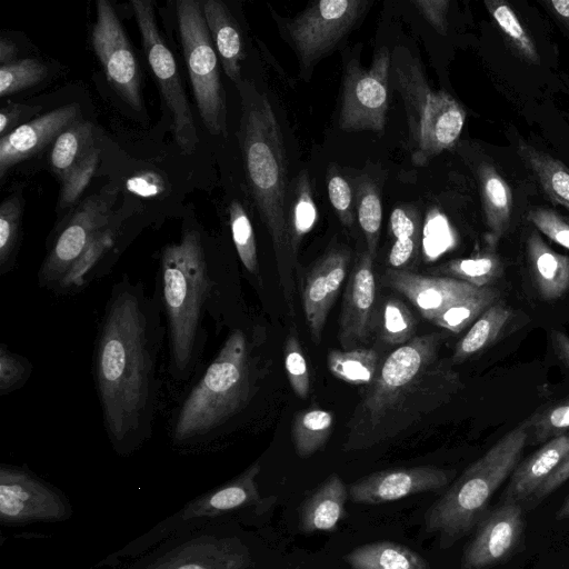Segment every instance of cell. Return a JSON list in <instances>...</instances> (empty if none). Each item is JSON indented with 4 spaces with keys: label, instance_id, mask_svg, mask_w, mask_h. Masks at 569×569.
<instances>
[{
    "label": "cell",
    "instance_id": "obj_1",
    "mask_svg": "<svg viewBox=\"0 0 569 569\" xmlns=\"http://www.w3.org/2000/svg\"><path fill=\"white\" fill-rule=\"evenodd\" d=\"M167 328L154 286L122 274L110 290L92 352V377L102 423L112 449L129 456L153 433Z\"/></svg>",
    "mask_w": 569,
    "mask_h": 569
},
{
    "label": "cell",
    "instance_id": "obj_2",
    "mask_svg": "<svg viewBox=\"0 0 569 569\" xmlns=\"http://www.w3.org/2000/svg\"><path fill=\"white\" fill-rule=\"evenodd\" d=\"M440 346L438 333L416 336L380 363L347 423L345 451L370 449L396 438L462 389L451 360L440 357Z\"/></svg>",
    "mask_w": 569,
    "mask_h": 569
},
{
    "label": "cell",
    "instance_id": "obj_3",
    "mask_svg": "<svg viewBox=\"0 0 569 569\" xmlns=\"http://www.w3.org/2000/svg\"><path fill=\"white\" fill-rule=\"evenodd\" d=\"M167 328V375L188 385L203 367L207 320H229V278L196 227H187L159 258L156 284Z\"/></svg>",
    "mask_w": 569,
    "mask_h": 569
},
{
    "label": "cell",
    "instance_id": "obj_4",
    "mask_svg": "<svg viewBox=\"0 0 569 569\" xmlns=\"http://www.w3.org/2000/svg\"><path fill=\"white\" fill-rule=\"evenodd\" d=\"M256 342L254 331L230 327L217 353L186 386L171 412L168 433L174 449L207 451L246 413L261 378Z\"/></svg>",
    "mask_w": 569,
    "mask_h": 569
},
{
    "label": "cell",
    "instance_id": "obj_5",
    "mask_svg": "<svg viewBox=\"0 0 569 569\" xmlns=\"http://www.w3.org/2000/svg\"><path fill=\"white\" fill-rule=\"evenodd\" d=\"M236 86L241 103L238 137L248 188L271 239L280 289L295 316L297 257L289 229L290 199L281 129L264 92L249 80Z\"/></svg>",
    "mask_w": 569,
    "mask_h": 569
},
{
    "label": "cell",
    "instance_id": "obj_6",
    "mask_svg": "<svg viewBox=\"0 0 569 569\" xmlns=\"http://www.w3.org/2000/svg\"><path fill=\"white\" fill-rule=\"evenodd\" d=\"M530 429V418L512 428L470 465L426 512V529L439 537L442 548L469 533L489 511L493 493L519 463Z\"/></svg>",
    "mask_w": 569,
    "mask_h": 569
},
{
    "label": "cell",
    "instance_id": "obj_7",
    "mask_svg": "<svg viewBox=\"0 0 569 569\" xmlns=\"http://www.w3.org/2000/svg\"><path fill=\"white\" fill-rule=\"evenodd\" d=\"M390 82L405 106L411 161L426 166L458 141L466 111L448 92L430 87L420 60L401 46L391 53Z\"/></svg>",
    "mask_w": 569,
    "mask_h": 569
},
{
    "label": "cell",
    "instance_id": "obj_8",
    "mask_svg": "<svg viewBox=\"0 0 569 569\" xmlns=\"http://www.w3.org/2000/svg\"><path fill=\"white\" fill-rule=\"evenodd\" d=\"M178 27L197 108L207 130L227 137V106L218 53L212 42L202 3L177 1Z\"/></svg>",
    "mask_w": 569,
    "mask_h": 569
},
{
    "label": "cell",
    "instance_id": "obj_9",
    "mask_svg": "<svg viewBox=\"0 0 569 569\" xmlns=\"http://www.w3.org/2000/svg\"><path fill=\"white\" fill-rule=\"evenodd\" d=\"M260 471V462L252 463L232 480L188 502L150 531L114 553V557L136 558L172 536L222 525L227 517L252 507L260 500L258 490Z\"/></svg>",
    "mask_w": 569,
    "mask_h": 569
},
{
    "label": "cell",
    "instance_id": "obj_10",
    "mask_svg": "<svg viewBox=\"0 0 569 569\" xmlns=\"http://www.w3.org/2000/svg\"><path fill=\"white\" fill-rule=\"evenodd\" d=\"M250 549L222 525L172 536L121 569H249Z\"/></svg>",
    "mask_w": 569,
    "mask_h": 569
},
{
    "label": "cell",
    "instance_id": "obj_11",
    "mask_svg": "<svg viewBox=\"0 0 569 569\" xmlns=\"http://www.w3.org/2000/svg\"><path fill=\"white\" fill-rule=\"evenodd\" d=\"M371 4L369 0L315 1L279 23L282 37L298 57L305 79L358 24Z\"/></svg>",
    "mask_w": 569,
    "mask_h": 569
},
{
    "label": "cell",
    "instance_id": "obj_12",
    "mask_svg": "<svg viewBox=\"0 0 569 569\" xmlns=\"http://www.w3.org/2000/svg\"><path fill=\"white\" fill-rule=\"evenodd\" d=\"M131 7L148 63L170 113L174 141L183 154H191L199 142L197 128L176 60L159 32L153 4L133 0Z\"/></svg>",
    "mask_w": 569,
    "mask_h": 569
},
{
    "label": "cell",
    "instance_id": "obj_13",
    "mask_svg": "<svg viewBox=\"0 0 569 569\" xmlns=\"http://www.w3.org/2000/svg\"><path fill=\"white\" fill-rule=\"evenodd\" d=\"M391 52L383 46L369 68L351 59L342 78L338 124L343 131L383 132L389 104Z\"/></svg>",
    "mask_w": 569,
    "mask_h": 569
},
{
    "label": "cell",
    "instance_id": "obj_14",
    "mask_svg": "<svg viewBox=\"0 0 569 569\" xmlns=\"http://www.w3.org/2000/svg\"><path fill=\"white\" fill-rule=\"evenodd\" d=\"M112 198L109 192L97 193L79 206L49 244L37 272L39 288L56 296L66 276L92 240L116 224L112 221Z\"/></svg>",
    "mask_w": 569,
    "mask_h": 569
},
{
    "label": "cell",
    "instance_id": "obj_15",
    "mask_svg": "<svg viewBox=\"0 0 569 569\" xmlns=\"http://www.w3.org/2000/svg\"><path fill=\"white\" fill-rule=\"evenodd\" d=\"M71 508L61 491L26 467L0 466V520L7 526L60 521Z\"/></svg>",
    "mask_w": 569,
    "mask_h": 569
},
{
    "label": "cell",
    "instance_id": "obj_16",
    "mask_svg": "<svg viewBox=\"0 0 569 569\" xmlns=\"http://www.w3.org/2000/svg\"><path fill=\"white\" fill-rule=\"evenodd\" d=\"M91 40L109 83L124 102L140 111L143 102L139 64L122 24L106 0L97 2Z\"/></svg>",
    "mask_w": 569,
    "mask_h": 569
},
{
    "label": "cell",
    "instance_id": "obj_17",
    "mask_svg": "<svg viewBox=\"0 0 569 569\" xmlns=\"http://www.w3.org/2000/svg\"><path fill=\"white\" fill-rule=\"evenodd\" d=\"M523 527L522 503L501 500L476 526L461 557L460 569H490L507 561L520 543Z\"/></svg>",
    "mask_w": 569,
    "mask_h": 569
},
{
    "label": "cell",
    "instance_id": "obj_18",
    "mask_svg": "<svg viewBox=\"0 0 569 569\" xmlns=\"http://www.w3.org/2000/svg\"><path fill=\"white\" fill-rule=\"evenodd\" d=\"M373 260L368 251L362 252L348 278L338 330L343 350L360 348L375 327L378 310Z\"/></svg>",
    "mask_w": 569,
    "mask_h": 569
},
{
    "label": "cell",
    "instance_id": "obj_19",
    "mask_svg": "<svg viewBox=\"0 0 569 569\" xmlns=\"http://www.w3.org/2000/svg\"><path fill=\"white\" fill-rule=\"evenodd\" d=\"M455 471L433 466L382 470L363 477L348 489L357 503L377 505L445 488Z\"/></svg>",
    "mask_w": 569,
    "mask_h": 569
},
{
    "label": "cell",
    "instance_id": "obj_20",
    "mask_svg": "<svg viewBox=\"0 0 569 569\" xmlns=\"http://www.w3.org/2000/svg\"><path fill=\"white\" fill-rule=\"evenodd\" d=\"M350 257L346 248H331L312 264L303 280L302 308L315 343L321 340L328 313L346 279Z\"/></svg>",
    "mask_w": 569,
    "mask_h": 569
},
{
    "label": "cell",
    "instance_id": "obj_21",
    "mask_svg": "<svg viewBox=\"0 0 569 569\" xmlns=\"http://www.w3.org/2000/svg\"><path fill=\"white\" fill-rule=\"evenodd\" d=\"M381 282L407 298L429 321L481 289L451 277L423 276L391 268L385 270Z\"/></svg>",
    "mask_w": 569,
    "mask_h": 569
},
{
    "label": "cell",
    "instance_id": "obj_22",
    "mask_svg": "<svg viewBox=\"0 0 569 569\" xmlns=\"http://www.w3.org/2000/svg\"><path fill=\"white\" fill-rule=\"evenodd\" d=\"M78 103L51 110L20 124L0 139V178L14 164L34 156L76 121L81 119Z\"/></svg>",
    "mask_w": 569,
    "mask_h": 569
},
{
    "label": "cell",
    "instance_id": "obj_23",
    "mask_svg": "<svg viewBox=\"0 0 569 569\" xmlns=\"http://www.w3.org/2000/svg\"><path fill=\"white\" fill-rule=\"evenodd\" d=\"M569 451V433L556 437L543 443L539 450L517 465L510 475L509 483L501 500L527 501Z\"/></svg>",
    "mask_w": 569,
    "mask_h": 569
},
{
    "label": "cell",
    "instance_id": "obj_24",
    "mask_svg": "<svg viewBox=\"0 0 569 569\" xmlns=\"http://www.w3.org/2000/svg\"><path fill=\"white\" fill-rule=\"evenodd\" d=\"M202 3L206 22L227 77L236 84L241 79L244 49L238 24L227 6L219 0Z\"/></svg>",
    "mask_w": 569,
    "mask_h": 569
},
{
    "label": "cell",
    "instance_id": "obj_25",
    "mask_svg": "<svg viewBox=\"0 0 569 569\" xmlns=\"http://www.w3.org/2000/svg\"><path fill=\"white\" fill-rule=\"evenodd\" d=\"M527 253L541 299H560L569 290V257L552 250L536 230L527 239Z\"/></svg>",
    "mask_w": 569,
    "mask_h": 569
},
{
    "label": "cell",
    "instance_id": "obj_26",
    "mask_svg": "<svg viewBox=\"0 0 569 569\" xmlns=\"http://www.w3.org/2000/svg\"><path fill=\"white\" fill-rule=\"evenodd\" d=\"M348 489L341 478L330 475L302 502L300 528L306 533L333 530L345 513Z\"/></svg>",
    "mask_w": 569,
    "mask_h": 569
},
{
    "label": "cell",
    "instance_id": "obj_27",
    "mask_svg": "<svg viewBox=\"0 0 569 569\" xmlns=\"http://www.w3.org/2000/svg\"><path fill=\"white\" fill-rule=\"evenodd\" d=\"M478 178L488 241L493 247L509 228L512 194L506 180L491 164H481L478 168Z\"/></svg>",
    "mask_w": 569,
    "mask_h": 569
},
{
    "label": "cell",
    "instance_id": "obj_28",
    "mask_svg": "<svg viewBox=\"0 0 569 569\" xmlns=\"http://www.w3.org/2000/svg\"><path fill=\"white\" fill-rule=\"evenodd\" d=\"M351 569H428L416 551L392 541H376L358 547L345 557Z\"/></svg>",
    "mask_w": 569,
    "mask_h": 569
},
{
    "label": "cell",
    "instance_id": "obj_29",
    "mask_svg": "<svg viewBox=\"0 0 569 569\" xmlns=\"http://www.w3.org/2000/svg\"><path fill=\"white\" fill-rule=\"evenodd\" d=\"M511 317V309L502 302L489 307L456 345L452 363H461L488 348L499 337Z\"/></svg>",
    "mask_w": 569,
    "mask_h": 569
},
{
    "label": "cell",
    "instance_id": "obj_30",
    "mask_svg": "<svg viewBox=\"0 0 569 569\" xmlns=\"http://www.w3.org/2000/svg\"><path fill=\"white\" fill-rule=\"evenodd\" d=\"M518 153L536 174L547 196L569 210V169L550 154L520 142Z\"/></svg>",
    "mask_w": 569,
    "mask_h": 569
},
{
    "label": "cell",
    "instance_id": "obj_31",
    "mask_svg": "<svg viewBox=\"0 0 569 569\" xmlns=\"http://www.w3.org/2000/svg\"><path fill=\"white\" fill-rule=\"evenodd\" d=\"M421 223L418 212L410 207H397L390 214V233L393 238L388 254L391 269L405 270L418 253Z\"/></svg>",
    "mask_w": 569,
    "mask_h": 569
},
{
    "label": "cell",
    "instance_id": "obj_32",
    "mask_svg": "<svg viewBox=\"0 0 569 569\" xmlns=\"http://www.w3.org/2000/svg\"><path fill=\"white\" fill-rule=\"evenodd\" d=\"M335 427L332 411L318 407L300 410L296 413L291 436L296 452L308 458L328 441Z\"/></svg>",
    "mask_w": 569,
    "mask_h": 569
},
{
    "label": "cell",
    "instance_id": "obj_33",
    "mask_svg": "<svg viewBox=\"0 0 569 569\" xmlns=\"http://www.w3.org/2000/svg\"><path fill=\"white\" fill-rule=\"evenodd\" d=\"M327 366L339 380L355 386H369L377 376L380 358L376 350L369 348L331 349L327 356Z\"/></svg>",
    "mask_w": 569,
    "mask_h": 569
},
{
    "label": "cell",
    "instance_id": "obj_34",
    "mask_svg": "<svg viewBox=\"0 0 569 569\" xmlns=\"http://www.w3.org/2000/svg\"><path fill=\"white\" fill-rule=\"evenodd\" d=\"M93 126L82 119L63 130L54 140L50 164L54 173L62 177L93 148Z\"/></svg>",
    "mask_w": 569,
    "mask_h": 569
},
{
    "label": "cell",
    "instance_id": "obj_35",
    "mask_svg": "<svg viewBox=\"0 0 569 569\" xmlns=\"http://www.w3.org/2000/svg\"><path fill=\"white\" fill-rule=\"evenodd\" d=\"M439 270L476 288H485L501 277L503 268L493 249H487L468 258L450 260Z\"/></svg>",
    "mask_w": 569,
    "mask_h": 569
},
{
    "label": "cell",
    "instance_id": "obj_36",
    "mask_svg": "<svg viewBox=\"0 0 569 569\" xmlns=\"http://www.w3.org/2000/svg\"><path fill=\"white\" fill-rule=\"evenodd\" d=\"M317 221V208L313 201L308 172L301 171L297 177L293 197L289 207V229L293 253L298 257V249L303 237L313 228Z\"/></svg>",
    "mask_w": 569,
    "mask_h": 569
},
{
    "label": "cell",
    "instance_id": "obj_37",
    "mask_svg": "<svg viewBox=\"0 0 569 569\" xmlns=\"http://www.w3.org/2000/svg\"><path fill=\"white\" fill-rule=\"evenodd\" d=\"M356 210L361 231L365 236L368 253L375 259L378 252L382 207L377 186L363 179L356 189Z\"/></svg>",
    "mask_w": 569,
    "mask_h": 569
},
{
    "label": "cell",
    "instance_id": "obj_38",
    "mask_svg": "<svg viewBox=\"0 0 569 569\" xmlns=\"http://www.w3.org/2000/svg\"><path fill=\"white\" fill-rule=\"evenodd\" d=\"M378 317L379 333L385 343L400 347L416 337L417 319L402 300L385 299Z\"/></svg>",
    "mask_w": 569,
    "mask_h": 569
},
{
    "label": "cell",
    "instance_id": "obj_39",
    "mask_svg": "<svg viewBox=\"0 0 569 569\" xmlns=\"http://www.w3.org/2000/svg\"><path fill=\"white\" fill-rule=\"evenodd\" d=\"M498 297L499 291L495 288L490 286L481 288L476 295L445 310L431 322L452 333H459L496 303Z\"/></svg>",
    "mask_w": 569,
    "mask_h": 569
},
{
    "label": "cell",
    "instance_id": "obj_40",
    "mask_svg": "<svg viewBox=\"0 0 569 569\" xmlns=\"http://www.w3.org/2000/svg\"><path fill=\"white\" fill-rule=\"evenodd\" d=\"M485 6L511 47L523 59L539 63L536 44L510 4L500 0H486Z\"/></svg>",
    "mask_w": 569,
    "mask_h": 569
},
{
    "label": "cell",
    "instance_id": "obj_41",
    "mask_svg": "<svg viewBox=\"0 0 569 569\" xmlns=\"http://www.w3.org/2000/svg\"><path fill=\"white\" fill-rule=\"evenodd\" d=\"M22 202L19 196L8 197L0 207V274L13 269L21 234Z\"/></svg>",
    "mask_w": 569,
    "mask_h": 569
},
{
    "label": "cell",
    "instance_id": "obj_42",
    "mask_svg": "<svg viewBox=\"0 0 569 569\" xmlns=\"http://www.w3.org/2000/svg\"><path fill=\"white\" fill-rule=\"evenodd\" d=\"M228 212L232 242L238 258L251 277L259 278L256 236L248 213L238 200L231 201Z\"/></svg>",
    "mask_w": 569,
    "mask_h": 569
},
{
    "label": "cell",
    "instance_id": "obj_43",
    "mask_svg": "<svg viewBox=\"0 0 569 569\" xmlns=\"http://www.w3.org/2000/svg\"><path fill=\"white\" fill-rule=\"evenodd\" d=\"M48 74L47 66L38 59H19L0 67V96L30 88L41 82Z\"/></svg>",
    "mask_w": 569,
    "mask_h": 569
},
{
    "label": "cell",
    "instance_id": "obj_44",
    "mask_svg": "<svg viewBox=\"0 0 569 569\" xmlns=\"http://www.w3.org/2000/svg\"><path fill=\"white\" fill-rule=\"evenodd\" d=\"M100 161V151L91 148L61 179L59 208L72 206L91 181Z\"/></svg>",
    "mask_w": 569,
    "mask_h": 569
},
{
    "label": "cell",
    "instance_id": "obj_45",
    "mask_svg": "<svg viewBox=\"0 0 569 569\" xmlns=\"http://www.w3.org/2000/svg\"><path fill=\"white\" fill-rule=\"evenodd\" d=\"M284 369L295 395L306 399L310 391L309 368L299 338L292 328L284 341Z\"/></svg>",
    "mask_w": 569,
    "mask_h": 569
},
{
    "label": "cell",
    "instance_id": "obj_46",
    "mask_svg": "<svg viewBox=\"0 0 569 569\" xmlns=\"http://www.w3.org/2000/svg\"><path fill=\"white\" fill-rule=\"evenodd\" d=\"M33 366L31 361L8 348L6 343L0 345V395L8 396L24 387L31 377Z\"/></svg>",
    "mask_w": 569,
    "mask_h": 569
},
{
    "label": "cell",
    "instance_id": "obj_47",
    "mask_svg": "<svg viewBox=\"0 0 569 569\" xmlns=\"http://www.w3.org/2000/svg\"><path fill=\"white\" fill-rule=\"evenodd\" d=\"M535 443L547 442L569 431V398L530 418Z\"/></svg>",
    "mask_w": 569,
    "mask_h": 569
},
{
    "label": "cell",
    "instance_id": "obj_48",
    "mask_svg": "<svg viewBox=\"0 0 569 569\" xmlns=\"http://www.w3.org/2000/svg\"><path fill=\"white\" fill-rule=\"evenodd\" d=\"M328 197L340 222L347 228L355 224V212L352 204V191L346 179L337 170L328 171Z\"/></svg>",
    "mask_w": 569,
    "mask_h": 569
},
{
    "label": "cell",
    "instance_id": "obj_49",
    "mask_svg": "<svg viewBox=\"0 0 569 569\" xmlns=\"http://www.w3.org/2000/svg\"><path fill=\"white\" fill-rule=\"evenodd\" d=\"M529 221L551 241L569 250V221L547 208H536L528 214Z\"/></svg>",
    "mask_w": 569,
    "mask_h": 569
},
{
    "label": "cell",
    "instance_id": "obj_50",
    "mask_svg": "<svg viewBox=\"0 0 569 569\" xmlns=\"http://www.w3.org/2000/svg\"><path fill=\"white\" fill-rule=\"evenodd\" d=\"M411 3L438 33H447L450 1L413 0Z\"/></svg>",
    "mask_w": 569,
    "mask_h": 569
},
{
    "label": "cell",
    "instance_id": "obj_51",
    "mask_svg": "<svg viewBox=\"0 0 569 569\" xmlns=\"http://www.w3.org/2000/svg\"><path fill=\"white\" fill-rule=\"evenodd\" d=\"M569 479V451L552 471V473L543 481L537 491L527 500L528 507L533 508L542 501L548 495L553 492L565 481Z\"/></svg>",
    "mask_w": 569,
    "mask_h": 569
},
{
    "label": "cell",
    "instance_id": "obj_52",
    "mask_svg": "<svg viewBox=\"0 0 569 569\" xmlns=\"http://www.w3.org/2000/svg\"><path fill=\"white\" fill-rule=\"evenodd\" d=\"M40 110L37 106H23L18 103H8L0 112V136L1 138L12 132L19 126L21 119L30 117Z\"/></svg>",
    "mask_w": 569,
    "mask_h": 569
},
{
    "label": "cell",
    "instance_id": "obj_53",
    "mask_svg": "<svg viewBox=\"0 0 569 569\" xmlns=\"http://www.w3.org/2000/svg\"><path fill=\"white\" fill-rule=\"evenodd\" d=\"M127 188L133 193L149 197L160 193L162 191V183L158 176L143 173L129 179Z\"/></svg>",
    "mask_w": 569,
    "mask_h": 569
},
{
    "label": "cell",
    "instance_id": "obj_54",
    "mask_svg": "<svg viewBox=\"0 0 569 569\" xmlns=\"http://www.w3.org/2000/svg\"><path fill=\"white\" fill-rule=\"evenodd\" d=\"M543 4L569 29V0H549Z\"/></svg>",
    "mask_w": 569,
    "mask_h": 569
},
{
    "label": "cell",
    "instance_id": "obj_55",
    "mask_svg": "<svg viewBox=\"0 0 569 569\" xmlns=\"http://www.w3.org/2000/svg\"><path fill=\"white\" fill-rule=\"evenodd\" d=\"M552 343L561 357V359L569 366V337L561 331L552 330Z\"/></svg>",
    "mask_w": 569,
    "mask_h": 569
},
{
    "label": "cell",
    "instance_id": "obj_56",
    "mask_svg": "<svg viewBox=\"0 0 569 569\" xmlns=\"http://www.w3.org/2000/svg\"><path fill=\"white\" fill-rule=\"evenodd\" d=\"M17 54L16 44L6 37H1L0 39V62L1 66L11 63L14 60Z\"/></svg>",
    "mask_w": 569,
    "mask_h": 569
},
{
    "label": "cell",
    "instance_id": "obj_57",
    "mask_svg": "<svg viewBox=\"0 0 569 569\" xmlns=\"http://www.w3.org/2000/svg\"><path fill=\"white\" fill-rule=\"evenodd\" d=\"M569 518V495L567 496L566 500L561 505V507L556 512V519L557 520H563Z\"/></svg>",
    "mask_w": 569,
    "mask_h": 569
}]
</instances>
